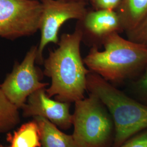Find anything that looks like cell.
Returning <instances> with one entry per match:
<instances>
[{
  "instance_id": "cell-1",
  "label": "cell",
  "mask_w": 147,
  "mask_h": 147,
  "mask_svg": "<svg viewBox=\"0 0 147 147\" xmlns=\"http://www.w3.org/2000/svg\"><path fill=\"white\" fill-rule=\"evenodd\" d=\"M82 41L83 32L77 25L73 32L61 36L58 47L44 60L43 74L51 79V84L46 88L49 97L70 104L84 99L90 71L81 56Z\"/></svg>"
},
{
  "instance_id": "cell-2",
  "label": "cell",
  "mask_w": 147,
  "mask_h": 147,
  "mask_svg": "<svg viewBox=\"0 0 147 147\" xmlns=\"http://www.w3.org/2000/svg\"><path fill=\"white\" fill-rule=\"evenodd\" d=\"M104 49L91 47L84 58L90 72L109 82H118L138 76L147 65V47L113 33L102 42Z\"/></svg>"
},
{
  "instance_id": "cell-3",
  "label": "cell",
  "mask_w": 147,
  "mask_h": 147,
  "mask_svg": "<svg viewBox=\"0 0 147 147\" xmlns=\"http://www.w3.org/2000/svg\"><path fill=\"white\" fill-rule=\"evenodd\" d=\"M87 90L96 95L110 113L115 130L113 147L121 146L147 130V105L129 96L92 72L87 75Z\"/></svg>"
},
{
  "instance_id": "cell-4",
  "label": "cell",
  "mask_w": 147,
  "mask_h": 147,
  "mask_svg": "<svg viewBox=\"0 0 147 147\" xmlns=\"http://www.w3.org/2000/svg\"><path fill=\"white\" fill-rule=\"evenodd\" d=\"M73 136L79 147H109L113 125L105 105L94 94L75 102Z\"/></svg>"
},
{
  "instance_id": "cell-5",
  "label": "cell",
  "mask_w": 147,
  "mask_h": 147,
  "mask_svg": "<svg viewBox=\"0 0 147 147\" xmlns=\"http://www.w3.org/2000/svg\"><path fill=\"white\" fill-rule=\"evenodd\" d=\"M42 10L39 23L40 39L38 46L36 62H44L43 52L50 43L57 44L61 27L68 20H81L88 10L87 3L84 1L64 0H40Z\"/></svg>"
},
{
  "instance_id": "cell-6",
  "label": "cell",
  "mask_w": 147,
  "mask_h": 147,
  "mask_svg": "<svg viewBox=\"0 0 147 147\" xmlns=\"http://www.w3.org/2000/svg\"><path fill=\"white\" fill-rule=\"evenodd\" d=\"M42 10L38 0H0V37L14 40L36 33Z\"/></svg>"
},
{
  "instance_id": "cell-7",
  "label": "cell",
  "mask_w": 147,
  "mask_h": 147,
  "mask_svg": "<svg viewBox=\"0 0 147 147\" xmlns=\"http://www.w3.org/2000/svg\"><path fill=\"white\" fill-rule=\"evenodd\" d=\"M37 51L38 46L32 47L22 61L14 64L11 73L1 84L5 95L19 109L25 105L30 95L49 85L42 82V73L35 66Z\"/></svg>"
},
{
  "instance_id": "cell-8",
  "label": "cell",
  "mask_w": 147,
  "mask_h": 147,
  "mask_svg": "<svg viewBox=\"0 0 147 147\" xmlns=\"http://www.w3.org/2000/svg\"><path fill=\"white\" fill-rule=\"evenodd\" d=\"M21 109L25 118L42 117L63 130L73 125L70 103L51 99L47 94L46 88L38 89L30 95Z\"/></svg>"
},
{
  "instance_id": "cell-9",
  "label": "cell",
  "mask_w": 147,
  "mask_h": 147,
  "mask_svg": "<svg viewBox=\"0 0 147 147\" xmlns=\"http://www.w3.org/2000/svg\"><path fill=\"white\" fill-rule=\"evenodd\" d=\"M83 38H88L92 47H98L106 37L113 33L123 32L121 20L116 11L99 9L88 11L78 21Z\"/></svg>"
},
{
  "instance_id": "cell-10",
  "label": "cell",
  "mask_w": 147,
  "mask_h": 147,
  "mask_svg": "<svg viewBox=\"0 0 147 147\" xmlns=\"http://www.w3.org/2000/svg\"><path fill=\"white\" fill-rule=\"evenodd\" d=\"M39 129L40 147H79L73 135L61 131L56 125L42 117H34Z\"/></svg>"
},
{
  "instance_id": "cell-11",
  "label": "cell",
  "mask_w": 147,
  "mask_h": 147,
  "mask_svg": "<svg viewBox=\"0 0 147 147\" xmlns=\"http://www.w3.org/2000/svg\"><path fill=\"white\" fill-rule=\"evenodd\" d=\"M123 31H131L147 16V0H121L117 9Z\"/></svg>"
},
{
  "instance_id": "cell-12",
  "label": "cell",
  "mask_w": 147,
  "mask_h": 147,
  "mask_svg": "<svg viewBox=\"0 0 147 147\" xmlns=\"http://www.w3.org/2000/svg\"><path fill=\"white\" fill-rule=\"evenodd\" d=\"M7 141L11 147H40V132L34 119L22 124L13 134L8 133Z\"/></svg>"
},
{
  "instance_id": "cell-13",
  "label": "cell",
  "mask_w": 147,
  "mask_h": 147,
  "mask_svg": "<svg viewBox=\"0 0 147 147\" xmlns=\"http://www.w3.org/2000/svg\"><path fill=\"white\" fill-rule=\"evenodd\" d=\"M20 122L19 109L7 98L0 84V133H8Z\"/></svg>"
},
{
  "instance_id": "cell-14",
  "label": "cell",
  "mask_w": 147,
  "mask_h": 147,
  "mask_svg": "<svg viewBox=\"0 0 147 147\" xmlns=\"http://www.w3.org/2000/svg\"><path fill=\"white\" fill-rule=\"evenodd\" d=\"M125 33L127 39L147 47V16L136 27Z\"/></svg>"
},
{
  "instance_id": "cell-15",
  "label": "cell",
  "mask_w": 147,
  "mask_h": 147,
  "mask_svg": "<svg viewBox=\"0 0 147 147\" xmlns=\"http://www.w3.org/2000/svg\"><path fill=\"white\" fill-rule=\"evenodd\" d=\"M132 84V89L139 101L147 105V65Z\"/></svg>"
},
{
  "instance_id": "cell-16",
  "label": "cell",
  "mask_w": 147,
  "mask_h": 147,
  "mask_svg": "<svg viewBox=\"0 0 147 147\" xmlns=\"http://www.w3.org/2000/svg\"><path fill=\"white\" fill-rule=\"evenodd\" d=\"M118 147H147V130L132 137Z\"/></svg>"
},
{
  "instance_id": "cell-17",
  "label": "cell",
  "mask_w": 147,
  "mask_h": 147,
  "mask_svg": "<svg viewBox=\"0 0 147 147\" xmlns=\"http://www.w3.org/2000/svg\"><path fill=\"white\" fill-rule=\"evenodd\" d=\"M95 9L117 11L121 0H90Z\"/></svg>"
},
{
  "instance_id": "cell-18",
  "label": "cell",
  "mask_w": 147,
  "mask_h": 147,
  "mask_svg": "<svg viewBox=\"0 0 147 147\" xmlns=\"http://www.w3.org/2000/svg\"><path fill=\"white\" fill-rule=\"evenodd\" d=\"M64 1H84L86 2H88V0H64Z\"/></svg>"
},
{
  "instance_id": "cell-19",
  "label": "cell",
  "mask_w": 147,
  "mask_h": 147,
  "mask_svg": "<svg viewBox=\"0 0 147 147\" xmlns=\"http://www.w3.org/2000/svg\"><path fill=\"white\" fill-rule=\"evenodd\" d=\"M0 147H11L10 146L9 147H8V146H5V145H3V144H0Z\"/></svg>"
}]
</instances>
